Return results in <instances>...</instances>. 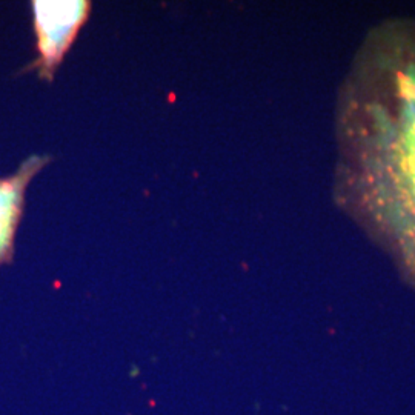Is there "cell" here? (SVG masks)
I'll return each instance as SVG.
<instances>
[{"instance_id":"1","label":"cell","mask_w":415,"mask_h":415,"mask_svg":"<svg viewBox=\"0 0 415 415\" xmlns=\"http://www.w3.org/2000/svg\"><path fill=\"white\" fill-rule=\"evenodd\" d=\"M331 199L415 289V17L355 48L334 105Z\"/></svg>"},{"instance_id":"2","label":"cell","mask_w":415,"mask_h":415,"mask_svg":"<svg viewBox=\"0 0 415 415\" xmlns=\"http://www.w3.org/2000/svg\"><path fill=\"white\" fill-rule=\"evenodd\" d=\"M34 25L39 61L34 67L41 76L52 78L58 63L87 22L91 5L85 0L74 2H34Z\"/></svg>"},{"instance_id":"3","label":"cell","mask_w":415,"mask_h":415,"mask_svg":"<svg viewBox=\"0 0 415 415\" xmlns=\"http://www.w3.org/2000/svg\"><path fill=\"white\" fill-rule=\"evenodd\" d=\"M48 160V157L32 156L22 163L16 174L0 179V265L8 262L12 254L14 235L22 215L25 189Z\"/></svg>"}]
</instances>
